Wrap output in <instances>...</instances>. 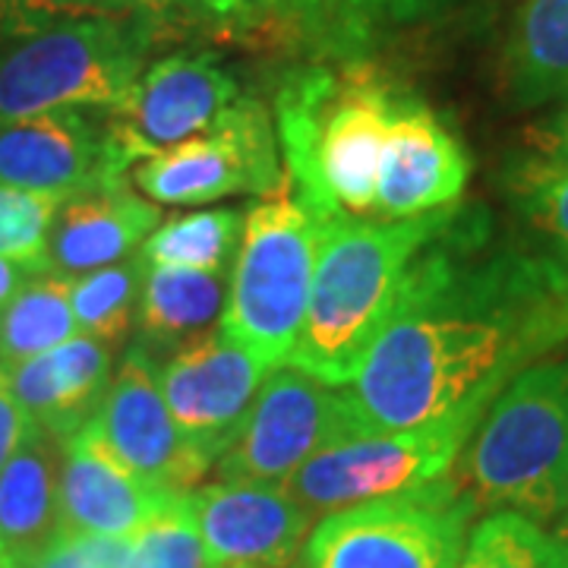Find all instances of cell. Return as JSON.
Wrapping results in <instances>:
<instances>
[{
    "label": "cell",
    "mask_w": 568,
    "mask_h": 568,
    "mask_svg": "<svg viewBox=\"0 0 568 568\" xmlns=\"http://www.w3.org/2000/svg\"><path fill=\"white\" fill-rule=\"evenodd\" d=\"M152 29L140 13L54 17L0 44V123L58 111H118L142 77Z\"/></svg>",
    "instance_id": "5b68a950"
},
{
    "label": "cell",
    "mask_w": 568,
    "mask_h": 568,
    "mask_svg": "<svg viewBox=\"0 0 568 568\" xmlns=\"http://www.w3.org/2000/svg\"><path fill=\"white\" fill-rule=\"evenodd\" d=\"M36 272L32 268H26V265L13 263V260H3L0 256V306L7 304L17 291H20L22 284L29 282Z\"/></svg>",
    "instance_id": "d590c367"
},
{
    "label": "cell",
    "mask_w": 568,
    "mask_h": 568,
    "mask_svg": "<svg viewBox=\"0 0 568 568\" xmlns=\"http://www.w3.org/2000/svg\"><path fill=\"white\" fill-rule=\"evenodd\" d=\"M63 443L32 424L13 458L0 467V559L36 568L61 537Z\"/></svg>",
    "instance_id": "ffe728a7"
},
{
    "label": "cell",
    "mask_w": 568,
    "mask_h": 568,
    "mask_svg": "<svg viewBox=\"0 0 568 568\" xmlns=\"http://www.w3.org/2000/svg\"><path fill=\"white\" fill-rule=\"evenodd\" d=\"M455 205L417 219H357L342 212L316 222L310 301L284 366L323 386H351L395 310L410 263L446 227Z\"/></svg>",
    "instance_id": "7a4b0ae2"
},
{
    "label": "cell",
    "mask_w": 568,
    "mask_h": 568,
    "mask_svg": "<svg viewBox=\"0 0 568 568\" xmlns=\"http://www.w3.org/2000/svg\"><path fill=\"white\" fill-rule=\"evenodd\" d=\"M186 3H200L212 13H234L237 7H244V0H186Z\"/></svg>",
    "instance_id": "8d00e7d4"
},
{
    "label": "cell",
    "mask_w": 568,
    "mask_h": 568,
    "mask_svg": "<svg viewBox=\"0 0 568 568\" xmlns=\"http://www.w3.org/2000/svg\"><path fill=\"white\" fill-rule=\"evenodd\" d=\"M0 568H13V566H7V562H3V559H0Z\"/></svg>",
    "instance_id": "ab89813d"
},
{
    "label": "cell",
    "mask_w": 568,
    "mask_h": 568,
    "mask_svg": "<svg viewBox=\"0 0 568 568\" xmlns=\"http://www.w3.org/2000/svg\"><path fill=\"white\" fill-rule=\"evenodd\" d=\"M0 373L29 420L67 443L95 420L114 379V347L92 335H73L63 345Z\"/></svg>",
    "instance_id": "ac0fdd59"
},
{
    "label": "cell",
    "mask_w": 568,
    "mask_h": 568,
    "mask_svg": "<svg viewBox=\"0 0 568 568\" xmlns=\"http://www.w3.org/2000/svg\"><path fill=\"white\" fill-rule=\"evenodd\" d=\"M503 193L525 234L568 272V162L521 149L503 168Z\"/></svg>",
    "instance_id": "603a6c76"
},
{
    "label": "cell",
    "mask_w": 568,
    "mask_h": 568,
    "mask_svg": "<svg viewBox=\"0 0 568 568\" xmlns=\"http://www.w3.org/2000/svg\"><path fill=\"white\" fill-rule=\"evenodd\" d=\"M361 436L342 388L323 386L294 366L263 379L234 446L219 458L222 480L284 484L323 448Z\"/></svg>",
    "instance_id": "30bf717a"
},
{
    "label": "cell",
    "mask_w": 568,
    "mask_h": 568,
    "mask_svg": "<svg viewBox=\"0 0 568 568\" xmlns=\"http://www.w3.org/2000/svg\"><path fill=\"white\" fill-rule=\"evenodd\" d=\"M477 515L458 480L323 515L304 544V568H455Z\"/></svg>",
    "instance_id": "52a82bcc"
},
{
    "label": "cell",
    "mask_w": 568,
    "mask_h": 568,
    "mask_svg": "<svg viewBox=\"0 0 568 568\" xmlns=\"http://www.w3.org/2000/svg\"><path fill=\"white\" fill-rule=\"evenodd\" d=\"M13 568H17V566H13Z\"/></svg>",
    "instance_id": "60d3db41"
},
{
    "label": "cell",
    "mask_w": 568,
    "mask_h": 568,
    "mask_svg": "<svg viewBox=\"0 0 568 568\" xmlns=\"http://www.w3.org/2000/svg\"><path fill=\"white\" fill-rule=\"evenodd\" d=\"M568 347V272L540 246L496 237L484 209L455 205L417 253L395 310L342 386L357 433L484 417L530 364Z\"/></svg>",
    "instance_id": "6da1fadb"
},
{
    "label": "cell",
    "mask_w": 568,
    "mask_h": 568,
    "mask_svg": "<svg viewBox=\"0 0 568 568\" xmlns=\"http://www.w3.org/2000/svg\"><path fill=\"white\" fill-rule=\"evenodd\" d=\"M123 568H209L200 530L183 506V493L159 518L126 537Z\"/></svg>",
    "instance_id": "f546056e"
},
{
    "label": "cell",
    "mask_w": 568,
    "mask_h": 568,
    "mask_svg": "<svg viewBox=\"0 0 568 568\" xmlns=\"http://www.w3.org/2000/svg\"><path fill=\"white\" fill-rule=\"evenodd\" d=\"M54 196L0 183V256L32 268L36 275L51 272L48 237L58 212Z\"/></svg>",
    "instance_id": "f1b7e54d"
},
{
    "label": "cell",
    "mask_w": 568,
    "mask_h": 568,
    "mask_svg": "<svg viewBox=\"0 0 568 568\" xmlns=\"http://www.w3.org/2000/svg\"><path fill=\"white\" fill-rule=\"evenodd\" d=\"M470 159L439 114L398 92L376 174L373 219H417L462 203Z\"/></svg>",
    "instance_id": "2e32d148"
},
{
    "label": "cell",
    "mask_w": 568,
    "mask_h": 568,
    "mask_svg": "<svg viewBox=\"0 0 568 568\" xmlns=\"http://www.w3.org/2000/svg\"><path fill=\"white\" fill-rule=\"evenodd\" d=\"M297 36L328 61L364 63L379 17L373 0H278Z\"/></svg>",
    "instance_id": "83f0119b"
},
{
    "label": "cell",
    "mask_w": 568,
    "mask_h": 568,
    "mask_svg": "<svg viewBox=\"0 0 568 568\" xmlns=\"http://www.w3.org/2000/svg\"><path fill=\"white\" fill-rule=\"evenodd\" d=\"M244 3H246V0H244Z\"/></svg>",
    "instance_id": "b9f144b4"
},
{
    "label": "cell",
    "mask_w": 568,
    "mask_h": 568,
    "mask_svg": "<svg viewBox=\"0 0 568 568\" xmlns=\"http://www.w3.org/2000/svg\"><path fill=\"white\" fill-rule=\"evenodd\" d=\"M528 149L544 152L549 159L568 162V99L559 102V108L549 114L547 121H540V126L530 130Z\"/></svg>",
    "instance_id": "836d02e7"
},
{
    "label": "cell",
    "mask_w": 568,
    "mask_h": 568,
    "mask_svg": "<svg viewBox=\"0 0 568 568\" xmlns=\"http://www.w3.org/2000/svg\"><path fill=\"white\" fill-rule=\"evenodd\" d=\"M503 82L515 108L568 99V0H521L503 51Z\"/></svg>",
    "instance_id": "44dd1931"
},
{
    "label": "cell",
    "mask_w": 568,
    "mask_h": 568,
    "mask_svg": "<svg viewBox=\"0 0 568 568\" xmlns=\"http://www.w3.org/2000/svg\"><path fill=\"white\" fill-rule=\"evenodd\" d=\"M29 429H32L29 414L22 410L17 395L10 392L3 373H0V467L13 458V452L22 446V439H26Z\"/></svg>",
    "instance_id": "d6a6232c"
},
{
    "label": "cell",
    "mask_w": 568,
    "mask_h": 568,
    "mask_svg": "<svg viewBox=\"0 0 568 568\" xmlns=\"http://www.w3.org/2000/svg\"><path fill=\"white\" fill-rule=\"evenodd\" d=\"M272 369L219 332L178 347L162 361L168 410L190 448L212 467L241 436L256 392Z\"/></svg>",
    "instance_id": "7c38bea8"
},
{
    "label": "cell",
    "mask_w": 568,
    "mask_h": 568,
    "mask_svg": "<svg viewBox=\"0 0 568 568\" xmlns=\"http://www.w3.org/2000/svg\"><path fill=\"white\" fill-rule=\"evenodd\" d=\"M313 268L316 222L291 190L265 196L244 215L219 335L265 369L287 364L304 325Z\"/></svg>",
    "instance_id": "8992f818"
},
{
    "label": "cell",
    "mask_w": 568,
    "mask_h": 568,
    "mask_svg": "<svg viewBox=\"0 0 568 568\" xmlns=\"http://www.w3.org/2000/svg\"><path fill=\"white\" fill-rule=\"evenodd\" d=\"M448 0H373V10H376V17L379 22H398V26H405V22H417L429 17V13H436V10H443Z\"/></svg>",
    "instance_id": "e575fe53"
},
{
    "label": "cell",
    "mask_w": 568,
    "mask_h": 568,
    "mask_svg": "<svg viewBox=\"0 0 568 568\" xmlns=\"http://www.w3.org/2000/svg\"><path fill=\"white\" fill-rule=\"evenodd\" d=\"M130 155L102 121L85 108H58L0 123V183L70 200L77 193L126 183Z\"/></svg>",
    "instance_id": "8fae6325"
},
{
    "label": "cell",
    "mask_w": 568,
    "mask_h": 568,
    "mask_svg": "<svg viewBox=\"0 0 568 568\" xmlns=\"http://www.w3.org/2000/svg\"><path fill=\"white\" fill-rule=\"evenodd\" d=\"M549 530H552V537H556V540H559V544H562L568 552V503L562 506V511H559V518L549 525Z\"/></svg>",
    "instance_id": "74e56055"
},
{
    "label": "cell",
    "mask_w": 568,
    "mask_h": 568,
    "mask_svg": "<svg viewBox=\"0 0 568 568\" xmlns=\"http://www.w3.org/2000/svg\"><path fill=\"white\" fill-rule=\"evenodd\" d=\"M133 183L155 205H205L227 196L291 190L278 164L272 118L256 99H237L193 140L133 164Z\"/></svg>",
    "instance_id": "9c48e42d"
},
{
    "label": "cell",
    "mask_w": 568,
    "mask_h": 568,
    "mask_svg": "<svg viewBox=\"0 0 568 568\" xmlns=\"http://www.w3.org/2000/svg\"><path fill=\"white\" fill-rule=\"evenodd\" d=\"M181 493L136 477L108 448L99 426H82L63 443L61 455V534L133 537L159 518Z\"/></svg>",
    "instance_id": "e0dca14e"
},
{
    "label": "cell",
    "mask_w": 568,
    "mask_h": 568,
    "mask_svg": "<svg viewBox=\"0 0 568 568\" xmlns=\"http://www.w3.org/2000/svg\"><path fill=\"white\" fill-rule=\"evenodd\" d=\"M474 508L515 511L549 528L568 503V351L521 369L477 420L458 455Z\"/></svg>",
    "instance_id": "277c9868"
},
{
    "label": "cell",
    "mask_w": 568,
    "mask_h": 568,
    "mask_svg": "<svg viewBox=\"0 0 568 568\" xmlns=\"http://www.w3.org/2000/svg\"><path fill=\"white\" fill-rule=\"evenodd\" d=\"M227 272H193L171 265H149L136 310V345L155 357L190 345L215 332L227 304Z\"/></svg>",
    "instance_id": "7402d4cb"
},
{
    "label": "cell",
    "mask_w": 568,
    "mask_h": 568,
    "mask_svg": "<svg viewBox=\"0 0 568 568\" xmlns=\"http://www.w3.org/2000/svg\"><path fill=\"white\" fill-rule=\"evenodd\" d=\"M126 537L61 534L36 568H123Z\"/></svg>",
    "instance_id": "4dcf8cb0"
},
{
    "label": "cell",
    "mask_w": 568,
    "mask_h": 568,
    "mask_svg": "<svg viewBox=\"0 0 568 568\" xmlns=\"http://www.w3.org/2000/svg\"><path fill=\"white\" fill-rule=\"evenodd\" d=\"M241 99L237 80L209 54H171L142 70L130 99L108 111L121 149L136 164L193 140Z\"/></svg>",
    "instance_id": "9a60e30c"
},
{
    "label": "cell",
    "mask_w": 568,
    "mask_h": 568,
    "mask_svg": "<svg viewBox=\"0 0 568 568\" xmlns=\"http://www.w3.org/2000/svg\"><path fill=\"white\" fill-rule=\"evenodd\" d=\"M480 417H452L443 424L366 433L316 452L284 489L316 518L342 508L405 496L448 477Z\"/></svg>",
    "instance_id": "ba28073f"
},
{
    "label": "cell",
    "mask_w": 568,
    "mask_h": 568,
    "mask_svg": "<svg viewBox=\"0 0 568 568\" xmlns=\"http://www.w3.org/2000/svg\"><path fill=\"white\" fill-rule=\"evenodd\" d=\"M455 568H568L552 530L515 511H489L467 534Z\"/></svg>",
    "instance_id": "4316f807"
},
{
    "label": "cell",
    "mask_w": 568,
    "mask_h": 568,
    "mask_svg": "<svg viewBox=\"0 0 568 568\" xmlns=\"http://www.w3.org/2000/svg\"><path fill=\"white\" fill-rule=\"evenodd\" d=\"M162 224V209L142 200L130 183L77 193L58 203L48 263L63 278H80L140 253L149 234Z\"/></svg>",
    "instance_id": "d6986e66"
},
{
    "label": "cell",
    "mask_w": 568,
    "mask_h": 568,
    "mask_svg": "<svg viewBox=\"0 0 568 568\" xmlns=\"http://www.w3.org/2000/svg\"><path fill=\"white\" fill-rule=\"evenodd\" d=\"M244 237L241 209H205L159 224L142 244L149 265L193 268V272H227Z\"/></svg>",
    "instance_id": "d4e9b609"
},
{
    "label": "cell",
    "mask_w": 568,
    "mask_h": 568,
    "mask_svg": "<svg viewBox=\"0 0 568 568\" xmlns=\"http://www.w3.org/2000/svg\"><path fill=\"white\" fill-rule=\"evenodd\" d=\"M398 92L366 63L294 70L275 95L284 174L313 222L373 219L376 174Z\"/></svg>",
    "instance_id": "3957f363"
},
{
    "label": "cell",
    "mask_w": 568,
    "mask_h": 568,
    "mask_svg": "<svg viewBox=\"0 0 568 568\" xmlns=\"http://www.w3.org/2000/svg\"><path fill=\"white\" fill-rule=\"evenodd\" d=\"M22 13L36 17H126L152 10L149 0H3Z\"/></svg>",
    "instance_id": "1f68e13d"
},
{
    "label": "cell",
    "mask_w": 568,
    "mask_h": 568,
    "mask_svg": "<svg viewBox=\"0 0 568 568\" xmlns=\"http://www.w3.org/2000/svg\"><path fill=\"white\" fill-rule=\"evenodd\" d=\"M149 3H152V10H155V7H162V0H149Z\"/></svg>",
    "instance_id": "f35d334b"
},
{
    "label": "cell",
    "mask_w": 568,
    "mask_h": 568,
    "mask_svg": "<svg viewBox=\"0 0 568 568\" xmlns=\"http://www.w3.org/2000/svg\"><path fill=\"white\" fill-rule=\"evenodd\" d=\"M183 506L209 568H287L313 530V515L284 484L215 480L186 489Z\"/></svg>",
    "instance_id": "4fadbf2b"
},
{
    "label": "cell",
    "mask_w": 568,
    "mask_h": 568,
    "mask_svg": "<svg viewBox=\"0 0 568 568\" xmlns=\"http://www.w3.org/2000/svg\"><path fill=\"white\" fill-rule=\"evenodd\" d=\"M92 424L123 465L155 487L186 493L209 470L168 410L162 361L142 345H133L121 357Z\"/></svg>",
    "instance_id": "5bb4252c"
},
{
    "label": "cell",
    "mask_w": 568,
    "mask_h": 568,
    "mask_svg": "<svg viewBox=\"0 0 568 568\" xmlns=\"http://www.w3.org/2000/svg\"><path fill=\"white\" fill-rule=\"evenodd\" d=\"M145 272H149V263L140 250L121 263L73 278L70 304H73V320H77L80 335H92L111 347L121 345L130 335V328L136 325Z\"/></svg>",
    "instance_id": "484cf974"
},
{
    "label": "cell",
    "mask_w": 568,
    "mask_h": 568,
    "mask_svg": "<svg viewBox=\"0 0 568 568\" xmlns=\"http://www.w3.org/2000/svg\"><path fill=\"white\" fill-rule=\"evenodd\" d=\"M73 278L41 272L0 306V369L39 357L67 338L80 335L70 304Z\"/></svg>",
    "instance_id": "cb8c5ba5"
}]
</instances>
